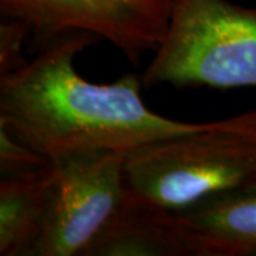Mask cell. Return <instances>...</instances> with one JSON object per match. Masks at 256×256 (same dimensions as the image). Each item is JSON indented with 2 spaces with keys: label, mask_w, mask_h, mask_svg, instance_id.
I'll return each mask as SVG.
<instances>
[{
  "label": "cell",
  "mask_w": 256,
  "mask_h": 256,
  "mask_svg": "<svg viewBox=\"0 0 256 256\" xmlns=\"http://www.w3.org/2000/svg\"><path fill=\"white\" fill-rule=\"evenodd\" d=\"M30 33L24 22L3 18L0 23V78L18 73L28 63L23 50Z\"/></svg>",
  "instance_id": "9"
},
{
  "label": "cell",
  "mask_w": 256,
  "mask_h": 256,
  "mask_svg": "<svg viewBox=\"0 0 256 256\" xmlns=\"http://www.w3.org/2000/svg\"><path fill=\"white\" fill-rule=\"evenodd\" d=\"M56 164L0 176V256H30L47 218Z\"/></svg>",
  "instance_id": "7"
},
{
  "label": "cell",
  "mask_w": 256,
  "mask_h": 256,
  "mask_svg": "<svg viewBox=\"0 0 256 256\" xmlns=\"http://www.w3.org/2000/svg\"><path fill=\"white\" fill-rule=\"evenodd\" d=\"M97 42L86 33L56 37L18 73L2 77L0 126L42 156L57 160L86 151L127 154L212 124L150 110L137 74H124L112 82L84 78L76 68V58Z\"/></svg>",
  "instance_id": "1"
},
{
  "label": "cell",
  "mask_w": 256,
  "mask_h": 256,
  "mask_svg": "<svg viewBox=\"0 0 256 256\" xmlns=\"http://www.w3.org/2000/svg\"><path fill=\"white\" fill-rule=\"evenodd\" d=\"M87 256H184L170 214L128 198L117 220L97 239Z\"/></svg>",
  "instance_id": "8"
},
{
  "label": "cell",
  "mask_w": 256,
  "mask_h": 256,
  "mask_svg": "<svg viewBox=\"0 0 256 256\" xmlns=\"http://www.w3.org/2000/svg\"><path fill=\"white\" fill-rule=\"evenodd\" d=\"M171 10L172 0H0L2 16L24 22L40 47L67 33H86L136 66L162 42Z\"/></svg>",
  "instance_id": "5"
},
{
  "label": "cell",
  "mask_w": 256,
  "mask_h": 256,
  "mask_svg": "<svg viewBox=\"0 0 256 256\" xmlns=\"http://www.w3.org/2000/svg\"><path fill=\"white\" fill-rule=\"evenodd\" d=\"M124 156L86 151L53 160L54 190L30 256H87L127 205Z\"/></svg>",
  "instance_id": "4"
},
{
  "label": "cell",
  "mask_w": 256,
  "mask_h": 256,
  "mask_svg": "<svg viewBox=\"0 0 256 256\" xmlns=\"http://www.w3.org/2000/svg\"><path fill=\"white\" fill-rule=\"evenodd\" d=\"M141 80L146 88H256V6L172 0L168 28Z\"/></svg>",
  "instance_id": "3"
},
{
  "label": "cell",
  "mask_w": 256,
  "mask_h": 256,
  "mask_svg": "<svg viewBox=\"0 0 256 256\" xmlns=\"http://www.w3.org/2000/svg\"><path fill=\"white\" fill-rule=\"evenodd\" d=\"M124 175L131 201L164 212L256 182V110L130 151Z\"/></svg>",
  "instance_id": "2"
},
{
  "label": "cell",
  "mask_w": 256,
  "mask_h": 256,
  "mask_svg": "<svg viewBox=\"0 0 256 256\" xmlns=\"http://www.w3.org/2000/svg\"><path fill=\"white\" fill-rule=\"evenodd\" d=\"M168 214L184 256L256 255V182Z\"/></svg>",
  "instance_id": "6"
},
{
  "label": "cell",
  "mask_w": 256,
  "mask_h": 256,
  "mask_svg": "<svg viewBox=\"0 0 256 256\" xmlns=\"http://www.w3.org/2000/svg\"><path fill=\"white\" fill-rule=\"evenodd\" d=\"M50 160L0 126V175L13 174L47 164Z\"/></svg>",
  "instance_id": "10"
}]
</instances>
